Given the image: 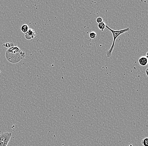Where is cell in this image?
I'll use <instances>...</instances> for the list:
<instances>
[{
  "instance_id": "cell-15",
  "label": "cell",
  "mask_w": 148,
  "mask_h": 146,
  "mask_svg": "<svg viewBox=\"0 0 148 146\" xmlns=\"http://www.w3.org/2000/svg\"></svg>"
},
{
  "instance_id": "cell-9",
  "label": "cell",
  "mask_w": 148,
  "mask_h": 146,
  "mask_svg": "<svg viewBox=\"0 0 148 146\" xmlns=\"http://www.w3.org/2000/svg\"><path fill=\"white\" fill-rule=\"evenodd\" d=\"M3 46H4L5 47L9 48H10L12 47V46H14V43H6L5 44H3Z\"/></svg>"
},
{
  "instance_id": "cell-10",
  "label": "cell",
  "mask_w": 148,
  "mask_h": 146,
  "mask_svg": "<svg viewBox=\"0 0 148 146\" xmlns=\"http://www.w3.org/2000/svg\"><path fill=\"white\" fill-rule=\"evenodd\" d=\"M96 33L95 32L93 31L90 32L89 34V36L90 38L94 39L96 37Z\"/></svg>"
},
{
  "instance_id": "cell-11",
  "label": "cell",
  "mask_w": 148,
  "mask_h": 146,
  "mask_svg": "<svg viewBox=\"0 0 148 146\" xmlns=\"http://www.w3.org/2000/svg\"><path fill=\"white\" fill-rule=\"evenodd\" d=\"M103 21V19L101 17H98V18L96 19V22L98 24L102 22Z\"/></svg>"
},
{
  "instance_id": "cell-5",
  "label": "cell",
  "mask_w": 148,
  "mask_h": 146,
  "mask_svg": "<svg viewBox=\"0 0 148 146\" xmlns=\"http://www.w3.org/2000/svg\"><path fill=\"white\" fill-rule=\"evenodd\" d=\"M139 64L141 66H145L148 64V59L146 56L141 57L139 59Z\"/></svg>"
},
{
  "instance_id": "cell-2",
  "label": "cell",
  "mask_w": 148,
  "mask_h": 146,
  "mask_svg": "<svg viewBox=\"0 0 148 146\" xmlns=\"http://www.w3.org/2000/svg\"><path fill=\"white\" fill-rule=\"evenodd\" d=\"M106 28L107 29H109V31H110L112 35H113V41L111 47L106 52V57L107 58H109L112 55V53H113V50L114 48L115 47V42L116 40L117 39V38L120 35L125 33L126 32L129 31H130V28L129 27H127V28L121 29V30L115 31V30L111 29L110 27H109L106 25Z\"/></svg>"
},
{
  "instance_id": "cell-6",
  "label": "cell",
  "mask_w": 148,
  "mask_h": 146,
  "mask_svg": "<svg viewBox=\"0 0 148 146\" xmlns=\"http://www.w3.org/2000/svg\"><path fill=\"white\" fill-rule=\"evenodd\" d=\"M29 29V27L28 25L27 24H23L22 26L21 27V30L22 33H26L28 31Z\"/></svg>"
},
{
  "instance_id": "cell-7",
  "label": "cell",
  "mask_w": 148,
  "mask_h": 146,
  "mask_svg": "<svg viewBox=\"0 0 148 146\" xmlns=\"http://www.w3.org/2000/svg\"><path fill=\"white\" fill-rule=\"evenodd\" d=\"M106 24H105V22L103 21L102 22L98 24V27L99 29L101 30V31H103L106 28Z\"/></svg>"
},
{
  "instance_id": "cell-14",
  "label": "cell",
  "mask_w": 148,
  "mask_h": 146,
  "mask_svg": "<svg viewBox=\"0 0 148 146\" xmlns=\"http://www.w3.org/2000/svg\"><path fill=\"white\" fill-rule=\"evenodd\" d=\"M132 146V144H130V145L129 146Z\"/></svg>"
},
{
  "instance_id": "cell-12",
  "label": "cell",
  "mask_w": 148,
  "mask_h": 146,
  "mask_svg": "<svg viewBox=\"0 0 148 146\" xmlns=\"http://www.w3.org/2000/svg\"><path fill=\"white\" fill-rule=\"evenodd\" d=\"M146 75L148 76V67L146 69Z\"/></svg>"
},
{
  "instance_id": "cell-8",
  "label": "cell",
  "mask_w": 148,
  "mask_h": 146,
  "mask_svg": "<svg viewBox=\"0 0 148 146\" xmlns=\"http://www.w3.org/2000/svg\"><path fill=\"white\" fill-rule=\"evenodd\" d=\"M141 144L143 146H148V137L143 139L141 141Z\"/></svg>"
},
{
  "instance_id": "cell-1",
  "label": "cell",
  "mask_w": 148,
  "mask_h": 146,
  "mask_svg": "<svg viewBox=\"0 0 148 146\" xmlns=\"http://www.w3.org/2000/svg\"><path fill=\"white\" fill-rule=\"evenodd\" d=\"M5 57L8 62L12 64H17L24 59L25 54L18 46H14L7 50Z\"/></svg>"
},
{
  "instance_id": "cell-4",
  "label": "cell",
  "mask_w": 148,
  "mask_h": 146,
  "mask_svg": "<svg viewBox=\"0 0 148 146\" xmlns=\"http://www.w3.org/2000/svg\"><path fill=\"white\" fill-rule=\"evenodd\" d=\"M36 36V34L35 31L32 28H29L28 31L25 33V39L29 41L35 38Z\"/></svg>"
},
{
  "instance_id": "cell-3",
  "label": "cell",
  "mask_w": 148,
  "mask_h": 146,
  "mask_svg": "<svg viewBox=\"0 0 148 146\" xmlns=\"http://www.w3.org/2000/svg\"><path fill=\"white\" fill-rule=\"evenodd\" d=\"M12 137V134L5 132L0 134V146H6Z\"/></svg>"
},
{
  "instance_id": "cell-13",
  "label": "cell",
  "mask_w": 148,
  "mask_h": 146,
  "mask_svg": "<svg viewBox=\"0 0 148 146\" xmlns=\"http://www.w3.org/2000/svg\"><path fill=\"white\" fill-rule=\"evenodd\" d=\"M146 57H147V59H148V52H147L146 53Z\"/></svg>"
}]
</instances>
